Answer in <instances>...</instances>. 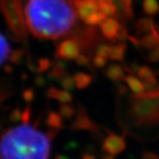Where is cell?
<instances>
[{
  "instance_id": "obj_23",
  "label": "cell",
  "mask_w": 159,
  "mask_h": 159,
  "mask_svg": "<svg viewBox=\"0 0 159 159\" xmlns=\"http://www.w3.org/2000/svg\"><path fill=\"white\" fill-rule=\"evenodd\" d=\"M111 52V45L109 44H98L95 48V55L103 57L106 59H109Z\"/></svg>"
},
{
  "instance_id": "obj_20",
  "label": "cell",
  "mask_w": 159,
  "mask_h": 159,
  "mask_svg": "<svg viewBox=\"0 0 159 159\" xmlns=\"http://www.w3.org/2000/svg\"><path fill=\"white\" fill-rule=\"evenodd\" d=\"M59 114L62 117V119H71L76 115V110L69 104H61Z\"/></svg>"
},
{
  "instance_id": "obj_33",
  "label": "cell",
  "mask_w": 159,
  "mask_h": 159,
  "mask_svg": "<svg viewBox=\"0 0 159 159\" xmlns=\"http://www.w3.org/2000/svg\"><path fill=\"white\" fill-rule=\"evenodd\" d=\"M81 159H97L96 155L92 152H84Z\"/></svg>"
},
{
  "instance_id": "obj_31",
  "label": "cell",
  "mask_w": 159,
  "mask_h": 159,
  "mask_svg": "<svg viewBox=\"0 0 159 159\" xmlns=\"http://www.w3.org/2000/svg\"><path fill=\"white\" fill-rule=\"evenodd\" d=\"M7 96H8V93H7L6 88L0 84V105H1L2 102L7 98Z\"/></svg>"
},
{
  "instance_id": "obj_30",
  "label": "cell",
  "mask_w": 159,
  "mask_h": 159,
  "mask_svg": "<svg viewBox=\"0 0 159 159\" xmlns=\"http://www.w3.org/2000/svg\"><path fill=\"white\" fill-rule=\"evenodd\" d=\"M141 159H159V156L156 153L152 152H145L142 154Z\"/></svg>"
},
{
  "instance_id": "obj_8",
  "label": "cell",
  "mask_w": 159,
  "mask_h": 159,
  "mask_svg": "<svg viewBox=\"0 0 159 159\" xmlns=\"http://www.w3.org/2000/svg\"><path fill=\"white\" fill-rule=\"evenodd\" d=\"M127 143L125 135H118L114 132H108L103 141V151L113 155H117L126 150Z\"/></svg>"
},
{
  "instance_id": "obj_29",
  "label": "cell",
  "mask_w": 159,
  "mask_h": 159,
  "mask_svg": "<svg viewBox=\"0 0 159 159\" xmlns=\"http://www.w3.org/2000/svg\"><path fill=\"white\" fill-rule=\"evenodd\" d=\"M76 62L79 65L82 66H87L89 64V59L87 58V56L84 55V54H80V56L76 59Z\"/></svg>"
},
{
  "instance_id": "obj_16",
  "label": "cell",
  "mask_w": 159,
  "mask_h": 159,
  "mask_svg": "<svg viewBox=\"0 0 159 159\" xmlns=\"http://www.w3.org/2000/svg\"><path fill=\"white\" fill-rule=\"evenodd\" d=\"M126 50H127V46L125 43L112 45L109 59L112 61H123L125 55H126Z\"/></svg>"
},
{
  "instance_id": "obj_25",
  "label": "cell",
  "mask_w": 159,
  "mask_h": 159,
  "mask_svg": "<svg viewBox=\"0 0 159 159\" xmlns=\"http://www.w3.org/2000/svg\"><path fill=\"white\" fill-rule=\"evenodd\" d=\"M50 66H51V61L48 59H40L37 62L36 70L38 72H44L48 70V68H50Z\"/></svg>"
},
{
  "instance_id": "obj_28",
  "label": "cell",
  "mask_w": 159,
  "mask_h": 159,
  "mask_svg": "<svg viewBox=\"0 0 159 159\" xmlns=\"http://www.w3.org/2000/svg\"><path fill=\"white\" fill-rule=\"evenodd\" d=\"M149 61L152 62H157L159 61V45L153 49H152L150 55H149Z\"/></svg>"
},
{
  "instance_id": "obj_22",
  "label": "cell",
  "mask_w": 159,
  "mask_h": 159,
  "mask_svg": "<svg viewBox=\"0 0 159 159\" xmlns=\"http://www.w3.org/2000/svg\"><path fill=\"white\" fill-rule=\"evenodd\" d=\"M136 74L143 81H151V80L156 79V76L154 75L152 70L148 66H140Z\"/></svg>"
},
{
  "instance_id": "obj_5",
  "label": "cell",
  "mask_w": 159,
  "mask_h": 159,
  "mask_svg": "<svg viewBox=\"0 0 159 159\" xmlns=\"http://www.w3.org/2000/svg\"><path fill=\"white\" fill-rule=\"evenodd\" d=\"M73 5L76 9L77 16L87 25H99L107 18L100 11L99 4L95 0H79Z\"/></svg>"
},
{
  "instance_id": "obj_26",
  "label": "cell",
  "mask_w": 159,
  "mask_h": 159,
  "mask_svg": "<svg viewBox=\"0 0 159 159\" xmlns=\"http://www.w3.org/2000/svg\"><path fill=\"white\" fill-rule=\"evenodd\" d=\"M107 61L108 59L103 58V57H99V56H94L92 59V62L94 64L95 67L97 68H104L106 67V65L107 64Z\"/></svg>"
},
{
  "instance_id": "obj_11",
  "label": "cell",
  "mask_w": 159,
  "mask_h": 159,
  "mask_svg": "<svg viewBox=\"0 0 159 159\" xmlns=\"http://www.w3.org/2000/svg\"><path fill=\"white\" fill-rule=\"evenodd\" d=\"M47 96L50 99L57 100L61 104H71L72 95L68 90H60L57 87H50L47 89Z\"/></svg>"
},
{
  "instance_id": "obj_2",
  "label": "cell",
  "mask_w": 159,
  "mask_h": 159,
  "mask_svg": "<svg viewBox=\"0 0 159 159\" xmlns=\"http://www.w3.org/2000/svg\"><path fill=\"white\" fill-rule=\"evenodd\" d=\"M54 135L29 123L18 125L0 137V159H49Z\"/></svg>"
},
{
  "instance_id": "obj_32",
  "label": "cell",
  "mask_w": 159,
  "mask_h": 159,
  "mask_svg": "<svg viewBox=\"0 0 159 159\" xmlns=\"http://www.w3.org/2000/svg\"><path fill=\"white\" fill-rule=\"evenodd\" d=\"M23 97L28 102L32 101L34 99V91L32 89H27L26 91H24V93H23Z\"/></svg>"
},
{
  "instance_id": "obj_12",
  "label": "cell",
  "mask_w": 159,
  "mask_h": 159,
  "mask_svg": "<svg viewBox=\"0 0 159 159\" xmlns=\"http://www.w3.org/2000/svg\"><path fill=\"white\" fill-rule=\"evenodd\" d=\"M106 75L113 82H121L125 80V69L119 64H110L107 68Z\"/></svg>"
},
{
  "instance_id": "obj_17",
  "label": "cell",
  "mask_w": 159,
  "mask_h": 159,
  "mask_svg": "<svg viewBox=\"0 0 159 159\" xmlns=\"http://www.w3.org/2000/svg\"><path fill=\"white\" fill-rule=\"evenodd\" d=\"M11 55V46L6 38L0 33V66H1Z\"/></svg>"
},
{
  "instance_id": "obj_6",
  "label": "cell",
  "mask_w": 159,
  "mask_h": 159,
  "mask_svg": "<svg viewBox=\"0 0 159 159\" xmlns=\"http://www.w3.org/2000/svg\"><path fill=\"white\" fill-rule=\"evenodd\" d=\"M74 39L80 45L81 48V52H84V55H87L92 51L93 49L95 50L96 48V41H97V31L94 26L88 25L84 29L76 31L74 33Z\"/></svg>"
},
{
  "instance_id": "obj_9",
  "label": "cell",
  "mask_w": 159,
  "mask_h": 159,
  "mask_svg": "<svg viewBox=\"0 0 159 159\" xmlns=\"http://www.w3.org/2000/svg\"><path fill=\"white\" fill-rule=\"evenodd\" d=\"M71 129L75 130H88L90 132H98V128L91 121L84 107H79L78 113L75 115V120L71 125Z\"/></svg>"
},
{
  "instance_id": "obj_34",
  "label": "cell",
  "mask_w": 159,
  "mask_h": 159,
  "mask_svg": "<svg viewBox=\"0 0 159 159\" xmlns=\"http://www.w3.org/2000/svg\"><path fill=\"white\" fill-rule=\"evenodd\" d=\"M102 159H115V155H113L107 152H104V153L102 154Z\"/></svg>"
},
{
  "instance_id": "obj_10",
  "label": "cell",
  "mask_w": 159,
  "mask_h": 159,
  "mask_svg": "<svg viewBox=\"0 0 159 159\" xmlns=\"http://www.w3.org/2000/svg\"><path fill=\"white\" fill-rule=\"evenodd\" d=\"M100 25H101V32L107 39L112 41H115L118 39L120 31L122 29L117 19L110 16L107 17Z\"/></svg>"
},
{
  "instance_id": "obj_14",
  "label": "cell",
  "mask_w": 159,
  "mask_h": 159,
  "mask_svg": "<svg viewBox=\"0 0 159 159\" xmlns=\"http://www.w3.org/2000/svg\"><path fill=\"white\" fill-rule=\"evenodd\" d=\"M46 125L53 131H58L62 129L63 121L62 117L56 112H50L46 117Z\"/></svg>"
},
{
  "instance_id": "obj_18",
  "label": "cell",
  "mask_w": 159,
  "mask_h": 159,
  "mask_svg": "<svg viewBox=\"0 0 159 159\" xmlns=\"http://www.w3.org/2000/svg\"><path fill=\"white\" fill-rule=\"evenodd\" d=\"M143 9L147 15L153 16L159 12V3L157 0H144Z\"/></svg>"
},
{
  "instance_id": "obj_1",
  "label": "cell",
  "mask_w": 159,
  "mask_h": 159,
  "mask_svg": "<svg viewBox=\"0 0 159 159\" xmlns=\"http://www.w3.org/2000/svg\"><path fill=\"white\" fill-rule=\"evenodd\" d=\"M77 16L70 0H27L24 8L27 29L42 39L66 36L74 28Z\"/></svg>"
},
{
  "instance_id": "obj_7",
  "label": "cell",
  "mask_w": 159,
  "mask_h": 159,
  "mask_svg": "<svg viewBox=\"0 0 159 159\" xmlns=\"http://www.w3.org/2000/svg\"><path fill=\"white\" fill-rule=\"evenodd\" d=\"M81 54L79 43L74 39H67L62 40L56 50V57L61 61H76Z\"/></svg>"
},
{
  "instance_id": "obj_3",
  "label": "cell",
  "mask_w": 159,
  "mask_h": 159,
  "mask_svg": "<svg viewBox=\"0 0 159 159\" xmlns=\"http://www.w3.org/2000/svg\"><path fill=\"white\" fill-rule=\"evenodd\" d=\"M129 116L137 126L159 125V90L130 96Z\"/></svg>"
},
{
  "instance_id": "obj_15",
  "label": "cell",
  "mask_w": 159,
  "mask_h": 159,
  "mask_svg": "<svg viewBox=\"0 0 159 159\" xmlns=\"http://www.w3.org/2000/svg\"><path fill=\"white\" fill-rule=\"evenodd\" d=\"M74 82H75V85L78 89H84L86 87H88L92 83V76L87 73H84V72H79L77 73L74 77Z\"/></svg>"
},
{
  "instance_id": "obj_27",
  "label": "cell",
  "mask_w": 159,
  "mask_h": 159,
  "mask_svg": "<svg viewBox=\"0 0 159 159\" xmlns=\"http://www.w3.org/2000/svg\"><path fill=\"white\" fill-rule=\"evenodd\" d=\"M23 51L22 50H16L15 52L11 53L10 55V60L12 61L14 63L18 64L20 61H22V57H23Z\"/></svg>"
},
{
  "instance_id": "obj_24",
  "label": "cell",
  "mask_w": 159,
  "mask_h": 159,
  "mask_svg": "<svg viewBox=\"0 0 159 159\" xmlns=\"http://www.w3.org/2000/svg\"><path fill=\"white\" fill-rule=\"evenodd\" d=\"M61 84L65 90H68V91H71V90H73L76 87L75 82H74V78L70 77L69 75H65L61 80Z\"/></svg>"
},
{
  "instance_id": "obj_21",
  "label": "cell",
  "mask_w": 159,
  "mask_h": 159,
  "mask_svg": "<svg viewBox=\"0 0 159 159\" xmlns=\"http://www.w3.org/2000/svg\"><path fill=\"white\" fill-rule=\"evenodd\" d=\"M153 23L151 19H148V18H143L140 19L137 22V25H136V28H137V31L139 34H148V33H151L152 28H153Z\"/></svg>"
},
{
  "instance_id": "obj_13",
  "label": "cell",
  "mask_w": 159,
  "mask_h": 159,
  "mask_svg": "<svg viewBox=\"0 0 159 159\" xmlns=\"http://www.w3.org/2000/svg\"><path fill=\"white\" fill-rule=\"evenodd\" d=\"M125 82L129 87V89L134 94H142L146 92L145 86L143 84V82H141L138 78L134 77L132 74H129L125 77Z\"/></svg>"
},
{
  "instance_id": "obj_4",
  "label": "cell",
  "mask_w": 159,
  "mask_h": 159,
  "mask_svg": "<svg viewBox=\"0 0 159 159\" xmlns=\"http://www.w3.org/2000/svg\"><path fill=\"white\" fill-rule=\"evenodd\" d=\"M0 11L16 39L20 42H26L27 26L21 0H0Z\"/></svg>"
},
{
  "instance_id": "obj_19",
  "label": "cell",
  "mask_w": 159,
  "mask_h": 159,
  "mask_svg": "<svg viewBox=\"0 0 159 159\" xmlns=\"http://www.w3.org/2000/svg\"><path fill=\"white\" fill-rule=\"evenodd\" d=\"M50 77H52L55 80H61L66 74H65V66L62 64L61 61L57 62L49 73Z\"/></svg>"
}]
</instances>
